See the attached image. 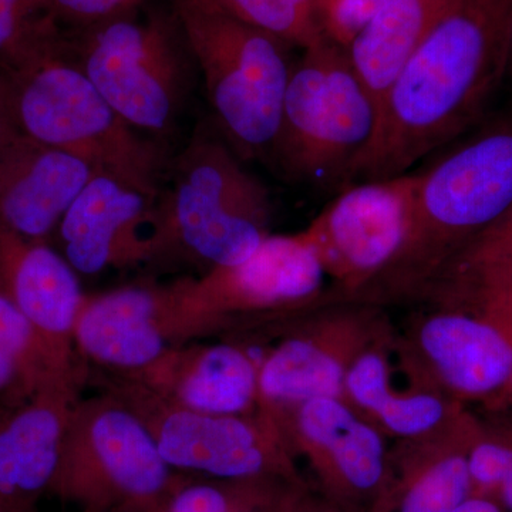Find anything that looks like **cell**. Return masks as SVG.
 <instances>
[{
  "label": "cell",
  "instance_id": "6da1fadb",
  "mask_svg": "<svg viewBox=\"0 0 512 512\" xmlns=\"http://www.w3.org/2000/svg\"><path fill=\"white\" fill-rule=\"evenodd\" d=\"M512 0H447L377 110L350 184L409 173L483 120L507 77Z\"/></svg>",
  "mask_w": 512,
  "mask_h": 512
},
{
  "label": "cell",
  "instance_id": "7a4b0ae2",
  "mask_svg": "<svg viewBox=\"0 0 512 512\" xmlns=\"http://www.w3.org/2000/svg\"><path fill=\"white\" fill-rule=\"evenodd\" d=\"M512 207V113L488 121L419 171L409 235L359 299L421 293Z\"/></svg>",
  "mask_w": 512,
  "mask_h": 512
},
{
  "label": "cell",
  "instance_id": "3957f363",
  "mask_svg": "<svg viewBox=\"0 0 512 512\" xmlns=\"http://www.w3.org/2000/svg\"><path fill=\"white\" fill-rule=\"evenodd\" d=\"M158 195L153 262L197 266L202 274L238 264L271 235L268 188L224 137L198 130L168 165Z\"/></svg>",
  "mask_w": 512,
  "mask_h": 512
},
{
  "label": "cell",
  "instance_id": "277c9868",
  "mask_svg": "<svg viewBox=\"0 0 512 512\" xmlns=\"http://www.w3.org/2000/svg\"><path fill=\"white\" fill-rule=\"evenodd\" d=\"M173 13L222 137L242 160H269L295 63L292 46L239 19L221 0H174Z\"/></svg>",
  "mask_w": 512,
  "mask_h": 512
},
{
  "label": "cell",
  "instance_id": "5b68a950",
  "mask_svg": "<svg viewBox=\"0 0 512 512\" xmlns=\"http://www.w3.org/2000/svg\"><path fill=\"white\" fill-rule=\"evenodd\" d=\"M8 76L23 136L160 191L170 165L161 141L107 103L73 59L69 35Z\"/></svg>",
  "mask_w": 512,
  "mask_h": 512
},
{
  "label": "cell",
  "instance_id": "8992f818",
  "mask_svg": "<svg viewBox=\"0 0 512 512\" xmlns=\"http://www.w3.org/2000/svg\"><path fill=\"white\" fill-rule=\"evenodd\" d=\"M376 126L375 100L348 49L325 39L293 63L269 160L293 181L343 190Z\"/></svg>",
  "mask_w": 512,
  "mask_h": 512
},
{
  "label": "cell",
  "instance_id": "52a82bcc",
  "mask_svg": "<svg viewBox=\"0 0 512 512\" xmlns=\"http://www.w3.org/2000/svg\"><path fill=\"white\" fill-rule=\"evenodd\" d=\"M69 46L80 69L131 127L158 141L170 134L197 69L174 13L140 15L134 9L74 30Z\"/></svg>",
  "mask_w": 512,
  "mask_h": 512
},
{
  "label": "cell",
  "instance_id": "ba28073f",
  "mask_svg": "<svg viewBox=\"0 0 512 512\" xmlns=\"http://www.w3.org/2000/svg\"><path fill=\"white\" fill-rule=\"evenodd\" d=\"M180 477L140 417L99 392L74 407L50 494L82 512H160Z\"/></svg>",
  "mask_w": 512,
  "mask_h": 512
},
{
  "label": "cell",
  "instance_id": "9c48e42d",
  "mask_svg": "<svg viewBox=\"0 0 512 512\" xmlns=\"http://www.w3.org/2000/svg\"><path fill=\"white\" fill-rule=\"evenodd\" d=\"M87 384L127 404L146 424L161 456L175 471L305 484L288 440L268 414L222 416L165 402L143 384L89 369Z\"/></svg>",
  "mask_w": 512,
  "mask_h": 512
},
{
  "label": "cell",
  "instance_id": "30bf717a",
  "mask_svg": "<svg viewBox=\"0 0 512 512\" xmlns=\"http://www.w3.org/2000/svg\"><path fill=\"white\" fill-rule=\"evenodd\" d=\"M413 330L417 365L437 389L488 412L503 399L512 373V291L439 301Z\"/></svg>",
  "mask_w": 512,
  "mask_h": 512
},
{
  "label": "cell",
  "instance_id": "8fae6325",
  "mask_svg": "<svg viewBox=\"0 0 512 512\" xmlns=\"http://www.w3.org/2000/svg\"><path fill=\"white\" fill-rule=\"evenodd\" d=\"M325 269L302 232L269 235L238 264L178 279L184 303L214 335L288 318L323 296Z\"/></svg>",
  "mask_w": 512,
  "mask_h": 512
},
{
  "label": "cell",
  "instance_id": "7c38bea8",
  "mask_svg": "<svg viewBox=\"0 0 512 512\" xmlns=\"http://www.w3.org/2000/svg\"><path fill=\"white\" fill-rule=\"evenodd\" d=\"M417 185L419 173L350 184L303 231L342 301H355L399 255Z\"/></svg>",
  "mask_w": 512,
  "mask_h": 512
},
{
  "label": "cell",
  "instance_id": "4fadbf2b",
  "mask_svg": "<svg viewBox=\"0 0 512 512\" xmlns=\"http://www.w3.org/2000/svg\"><path fill=\"white\" fill-rule=\"evenodd\" d=\"M208 336L211 329L185 306L178 281L144 282L86 295L74 345L89 369L134 376L174 346Z\"/></svg>",
  "mask_w": 512,
  "mask_h": 512
},
{
  "label": "cell",
  "instance_id": "5bb4252c",
  "mask_svg": "<svg viewBox=\"0 0 512 512\" xmlns=\"http://www.w3.org/2000/svg\"><path fill=\"white\" fill-rule=\"evenodd\" d=\"M295 457L308 461L318 493L343 512H370L389 463L384 434L345 399L301 404L275 421Z\"/></svg>",
  "mask_w": 512,
  "mask_h": 512
},
{
  "label": "cell",
  "instance_id": "9a60e30c",
  "mask_svg": "<svg viewBox=\"0 0 512 512\" xmlns=\"http://www.w3.org/2000/svg\"><path fill=\"white\" fill-rule=\"evenodd\" d=\"M160 191L97 170L60 221L59 251L79 275L150 264Z\"/></svg>",
  "mask_w": 512,
  "mask_h": 512
},
{
  "label": "cell",
  "instance_id": "2e32d148",
  "mask_svg": "<svg viewBox=\"0 0 512 512\" xmlns=\"http://www.w3.org/2000/svg\"><path fill=\"white\" fill-rule=\"evenodd\" d=\"M366 312H342L289 332L259 363V409L276 421L315 399L340 397L355 357L376 339Z\"/></svg>",
  "mask_w": 512,
  "mask_h": 512
},
{
  "label": "cell",
  "instance_id": "e0dca14e",
  "mask_svg": "<svg viewBox=\"0 0 512 512\" xmlns=\"http://www.w3.org/2000/svg\"><path fill=\"white\" fill-rule=\"evenodd\" d=\"M89 369L53 376L0 417V500L9 512H36L50 493Z\"/></svg>",
  "mask_w": 512,
  "mask_h": 512
},
{
  "label": "cell",
  "instance_id": "ac0fdd59",
  "mask_svg": "<svg viewBox=\"0 0 512 512\" xmlns=\"http://www.w3.org/2000/svg\"><path fill=\"white\" fill-rule=\"evenodd\" d=\"M0 293L32 323L60 365H84L74 329L86 293L59 249L0 225Z\"/></svg>",
  "mask_w": 512,
  "mask_h": 512
},
{
  "label": "cell",
  "instance_id": "d6986e66",
  "mask_svg": "<svg viewBox=\"0 0 512 512\" xmlns=\"http://www.w3.org/2000/svg\"><path fill=\"white\" fill-rule=\"evenodd\" d=\"M258 372V360L238 343L191 340L174 346L143 372L121 377L184 409L247 416L259 412Z\"/></svg>",
  "mask_w": 512,
  "mask_h": 512
},
{
  "label": "cell",
  "instance_id": "ffe728a7",
  "mask_svg": "<svg viewBox=\"0 0 512 512\" xmlns=\"http://www.w3.org/2000/svg\"><path fill=\"white\" fill-rule=\"evenodd\" d=\"M96 171L82 158L18 138L0 150V225L22 237L50 242Z\"/></svg>",
  "mask_w": 512,
  "mask_h": 512
},
{
  "label": "cell",
  "instance_id": "44dd1931",
  "mask_svg": "<svg viewBox=\"0 0 512 512\" xmlns=\"http://www.w3.org/2000/svg\"><path fill=\"white\" fill-rule=\"evenodd\" d=\"M476 416L463 414L450 429L402 441L390 451L386 476L370 512H451L474 497L468 441Z\"/></svg>",
  "mask_w": 512,
  "mask_h": 512
},
{
  "label": "cell",
  "instance_id": "7402d4cb",
  "mask_svg": "<svg viewBox=\"0 0 512 512\" xmlns=\"http://www.w3.org/2000/svg\"><path fill=\"white\" fill-rule=\"evenodd\" d=\"M343 399L384 436L400 441L439 434L466 413L464 404L436 387L402 390L394 386L386 342L377 338L350 365Z\"/></svg>",
  "mask_w": 512,
  "mask_h": 512
},
{
  "label": "cell",
  "instance_id": "603a6c76",
  "mask_svg": "<svg viewBox=\"0 0 512 512\" xmlns=\"http://www.w3.org/2000/svg\"><path fill=\"white\" fill-rule=\"evenodd\" d=\"M447 0H387L350 43V62L377 110L403 64L433 28Z\"/></svg>",
  "mask_w": 512,
  "mask_h": 512
},
{
  "label": "cell",
  "instance_id": "cb8c5ba5",
  "mask_svg": "<svg viewBox=\"0 0 512 512\" xmlns=\"http://www.w3.org/2000/svg\"><path fill=\"white\" fill-rule=\"evenodd\" d=\"M84 369L60 365L32 323L0 293V409L25 403L53 376Z\"/></svg>",
  "mask_w": 512,
  "mask_h": 512
},
{
  "label": "cell",
  "instance_id": "d4e9b609",
  "mask_svg": "<svg viewBox=\"0 0 512 512\" xmlns=\"http://www.w3.org/2000/svg\"><path fill=\"white\" fill-rule=\"evenodd\" d=\"M512 291V207L446 265L424 293Z\"/></svg>",
  "mask_w": 512,
  "mask_h": 512
},
{
  "label": "cell",
  "instance_id": "484cf974",
  "mask_svg": "<svg viewBox=\"0 0 512 512\" xmlns=\"http://www.w3.org/2000/svg\"><path fill=\"white\" fill-rule=\"evenodd\" d=\"M291 484L274 478L224 480L181 474L160 512H275Z\"/></svg>",
  "mask_w": 512,
  "mask_h": 512
},
{
  "label": "cell",
  "instance_id": "4316f807",
  "mask_svg": "<svg viewBox=\"0 0 512 512\" xmlns=\"http://www.w3.org/2000/svg\"><path fill=\"white\" fill-rule=\"evenodd\" d=\"M468 464L474 494L488 498L505 512H512V429L504 421L476 417Z\"/></svg>",
  "mask_w": 512,
  "mask_h": 512
},
{
  "label": "cell",
  "instance_id": "83f0119b",
  "mask_svg": "<svg viewBox=\"0 0 512 512\" xmlns=\"http://www.w3.org/2000/svg\"><path fill=\"white\" fill-rule=\"evenodd\" d=\"M225 8L249 25L286 45L302 50L328 39L319 15V0H221Z\"/></svg>",
  "mask_w": 512,
  "mask_h": 512
},
{
  "label": "cell",
  "instance_id": "f1b7e54d",
  "mask_svg": "<svg viewBox=\"0 0 512 512\" xmlns=\"http://www.w3.org/2000/svg\"><path fill=\"white\" fill-rule=\"evenodd\" d=\"M66 37L53 13L0 5V70L15 72Z\"/></svg>",
  "mask_w": 512,
  "mask_h": 512
},
{
  "label": "cell",
  "instance_id": "f546056e",
  "mask_svg": "<svg viewBox=\"0 0 512 512\" xmlns=\"http://www.w3.org/2000/svg\"><path fill=\"white\" fill-rule=\"evenodd\" d=\"M387 0H319L323 32L336 45L348 49L350 43L379 12Z\"/></svg>",
  "mask_w": 512,
  "mask_h": 512
},
{
  "label": "cell",
  "instance_id": "4dcf8cb0",
  "mask_svg": "<svg viewBox=\"0 0 512 512\" xmlns=\"http://www.w3.org/2000/svg\"><path fill=\"white\" fill-rule=\"evenodd\" d=\"M143 0H52L53 15L60 26L89 28L137 9Z\"/></svg>",
  "mask_w": 512,
  "mask_h": 512
},
{
  "label": "cell",
  "instance_id": "1f68e13d",
  "mask_svg": "<svg viewBox=\"0 0 512 512\" xmlns=\"http://www.w3.org/2000/svg\"><path fill=\"white\" fill-rule=\"evenodd\" d=\"M275 512H343L330 504L318 493H313L308 484H292L286 488Z\"/></svg>",
  "mask_w": 512,
  "mask_h": 512
},
{
  "label": "cell",
  "instance_id": "d6a6232c",
  "mask_svg": "<svg viewBox=\"0 0 512 512\" xmlns=\"http://www.w3.org/2000/svg\"><path fill=\"white\" fill-rule=\"evenodd\" d=\"M22 136L16 119L12 82L8 74L0 70V150Z\"/></svg>",
  "mask_w": 512,
  "mask_h": 512
},
{
  "label": "cell",
  "instance_id": "836d02e7",
  "mask_svg": "<svg viewBox=\"0 0 512 512\" xmlns=\"http://www.w3.org/2000/svg\"><path fill=\"white\" fill-rule=\"evenodd\" d=\"M451 512H505L503 508L498 507L493 501L488 498L480 497V495H474L466 503L458 505L456 510Z\"/></svg>",
  "mask_w": 512,
  "mask_h": 512
},
{
  "label": "cell",
  "instance_id": "e575fe53",
  "mask_svg": "<svg viewBox=\"0 0 512 512\" xmlns=\"http://www.w3.org/2000/svg\"><path fill=\"white\" fill-rule=\"evenodd\" d=\"M0 5L13 6V8L30 10V12L53 13L52 0H0Z\"/></svg>",
  "mask_w": 512,
  "mask_h": 512
},
{
  "label": "cell",
  "instance_id": "d590c367",
  "mask_svg": "<svg viewBox=\"0 0 512 512\" xmlns=\"http://www.w3.org/2000/svg\"><path fill=\"white\" fill-rule=\"evenodd\" d=\"M493 413H512V373L510 383H508L507 390H505L503 399L498 403L495 409L491 410Z\"/></svg>",
  "mask_w": 512,
  "mask_h": 512
},
{
  "label": "cell",
  "instance_id": "8d00e7d4",
  "mask_svg": "<svg viewBox=\"0 0 512 512\" xmlns=\"http://www.w3.org/2000/svg\"><path fill=\"white\" fill-rule=\"evenodd\" d=\"M507 76L512 77V19H511V26H510V40H508Z\"/></svg>",
  "mask_w": 512,
  "mask_h": 512
},
{
  "label": "cell",
  "instance_id": "74e56055",
  "mask_svg": "<svg viewBox=\"0 0 512 512\" xmlns=\"http://www.w3.org/2000/svg\"><path fill=\"white\" fill-rule=\"evenodd\" d=\"M500 414L498 416V420L504 421L505 424H507L508 427H511L512 429V413H497Z\"/></svg>",
  "mask_w": 512,
  "mask_h": 512
},
{
  "label": "cell",
  "instance_id": "f35d334b",
  "mask_svg": "<svg viewBox=\"0 0 512 512\" xmlns=\"http://www.w3.org/2000/svg\"><path fill=\"white\" fill-rule=\"evenodd\" d=\"M0 512H9L8 508L5 507V504L2 503V500H0Z\"/></svg>",
  "mask_w": 512,
  "mask_h": 512
},
{
  "label": "cell",
  "instance_id": "ab89813d",
  "mask_svg": "<svg viewBox=\"0 0 512 512\" xmlns=\"http://www.w3.org/2000/svg\"><path fill=\"white\" fill-rule=\"evenodd\" d=\"M5 412H8V410H2V409H0V417H2V416H3V413H5Z\"/></svg>",
  "mask_w": 512,
  "mask_h": 512
}]
</instances>
